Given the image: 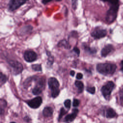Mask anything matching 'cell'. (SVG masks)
Wrapping results in <instances>:
<instances>
[{"instance_id": "603a6c76", "label": "cell", "mask_w": 123, "mask_h": 123, "mask_svg": "<svg viewBox=\"0 0 123 123\" xmlns=\"http://www.w3.org/2000/svg\"><path fill=\"white\" fill-rule=\"evenodd\" d=\"M60 93V90L57 89V90H55L54 91H51V96L52 98H56L59 94Z\"/></svg>"}, {"instance_id": "7a4b0ae2", "label": "cell", "mask_w": 123, "mask_h": 123, "mask_svg": "<svg viewBox=\"0 0 123 123\" xmlns=\"http://www.w3.org/2000/svg\"><path fill=\"white\" fill-rule=\"evenodd\" d=\"M8 63L12 69V73L14 75H17L23 70V66L22 63L16 60H10L8 61Z\"/></svg>"}, {"instance_id": "5bb4252c", "label": "cell", "mask_w": 123, "mask_h": 123, "mask_svg": "<svg viewBox=\"0 0 123 123\" xmlns=\"http://www.w3.org/2000/svg\"><path fill=\"white\" fill-rule=\"evenodd\" d=\"M53 114V109L50 107H45L43 111V114L45 117L51 116Z\"/></svg>"}, {"instance_id": "4316f807", "label": "cell", "mask_w": 123, "mask_h": 123, "mask_svg": "<svg viewBox=\"0 0 123 123\" xmlns=\"http://www.w3.org/2000/svg\"><path fill=\"white\" fill-rule=\"evenodd\" d=\"M73 51H74L75 53L78 56L80 54V49H79V48L77 47H74L73 49Z\"/></svg>"}, {"instance_id": "83f0119b", "label": "cell", "mask_w": 123, "mask_h": 123, "mask_svg": "<svg viewBox=\"0 0 123 123\" xmlns=\"http://www.w3.org/2000/svg\"><path fill=\"white\" fill-rule=\"evenodd\" d=\"M83 77V74L82 73H78L77 74H76V78L78 80H80Z\"/></svg>"}, {"instance_id": "7402d4cb", "label": "cell", "mask_w": 123, "mask_h": 123, "mask_svg": "<svg viewBox=\"0 0 123 123\" xmlns=\"http://www.w3.org/2000/svg\"><path fill=\"white\" fill-rule=\"evenodd\" d=\"M86 91L87 92H88L89 93L93 94L95 93V91H96V89L95 87L94 86L93 87H86Z\"/></svg>"}, {"instance_id": "6da1fadb", "label": "cell", "mask_w": 123, "mask_h": 123, "mask_svg": "<svg viewBox=\"0 0 123 123\" xmlns=\"http://www.w3.org/2000/svg\"><path fill=\"white\" fill-rule=\"evenodd\" d=\"M117 68L116 64L112 63H99L96 66L97 71L104 75H112Z\"/></svg>"}, {"instance_id": "5b68a950", "label": "cell", "mask_w": 123, "mask_h": 123, "mask_svg": "<svg viewBox=\"0 0 123 123\" xmlns=\"http://www.w3.org/2000/svg\"><path fill=\"white\" fill-rule=\"evenodd\" d=\"M28 0H10L8 4V10L10 11H14Z\"/></svg>"}, {"instance_id": "30bf717a", "label": "cell", "mask_w": 123, "mask_h": 123, "mask_svg": "<svg viewBox=\"0 0 123 123\" xmlns=\"http://www.w3.org/2000/svg\"><path fill=\"white\" fill-rule=\"evenodd\" d=\"M103 2H107L110 4V8H119L120 0H100Z\"/></svg>"}, {"instance_id": "e0dca14e", "label": "cell", "mask_w": 123, "mask_h": 123, "mask_svg": "<svg viewBox=\"0 0 123 123\" xmlns=\"http://www.w3.org/2000/svg\"><path fill=\"white\" fill-rule=\"evenodd\" d=\"M75 85L78 88L79 93H81L84 89V84L82 82L80 81H75Z\"/></svg>"}, {"instance_id": "44dd1931", "label": "cell", "mask_w": 123, "mask_h": 123, "mask_svg": "<svg viewBox=\"0 0 123 123\" xmlns=\"http://www.w3.org/2000/svg\"><path fill=\"white\" fill-rule=\"evenodd\" d=\"M66 112H67V111L64 110V109L63 108H62L61 109L60 112L59 114V118H58L59 120H60L62 118L63 115H64L65 113H66Z\"/></svg>"}, {"instance_id": "8fae6325", "label": "cell", "mask_w": 123, "mask_h": 123, "mask_svg": "<svg viewBox=\"0 0 123 123\" xmlns=\"http://www.w3.org/2000/svg\"><path fill=\"white\" fill-rule=\"evenodd\" d=\"M78 111V109H74L73 110V112L72 113L67 115L65 117V121L66 122H71L74 121L77 116Z\"/></svg>"}, {"instance_id": "484cf974", "label": "cell", "mask_w": 123, "mask_h": 123, "mask_svg": "<svg viewBox=\"0 0 123 123\" xmlns=\"http://www.w3.org/2000/svg\"><path fill=\"white\" fill-rule=\"evenodd\" d=\"M79 103H80V101L78 99H74L73 100V106L74 107H76L79 105Z\"/></svg>"}, {"instance_id": "d4e9b609", "label": "cell", "mask_w": 123, "mask_h": 123, "mask_svg": "<svg viewBox=\"0 0 123 123\" xmlns=\"http://www.w3.org/2000/svg\"><path fill=\"white\" fill-rule=\"evenodd\" d=\"M71 1H72V7L74 10H75L77 6L78 0H71Z\"/></svg>"}, {"instance_id": "9a60e30c", "label": "cell", "mask_w": 123, "mask_h": 123, "mask_svg": "<svg viewBox=\"0 0 123 123\" xmlns=\"http://www.w3.org/2000/svg\"><path fill=\"white\" fill-rule=\"evenodd\" d=\"M83 48L86 52L90 54H96L97 52V50L95 48H91L85 44L83 45Z\"/></svg>"}, {"instance_id": "4dcf8cb0", "label": "cell", "mask_w": 123, "mask_h": 123, "mask_svg": "<svg viewBox=\"0 0 123 123\" xmlns=\"http://www.w3.org/2000/svg\"><path fill=\"white\" fill-rule=\"evenodd\" d=\"M70 74L72 76H74L75 74V72L74 70H71L70 72Z\"/></svg>"}, {"instance_id": "8992f818", "label": "cell", "mask_w": 123, "mask_h": 123, "mask_svg": "<svg viewBox=\"0 0 123 123\" xmlns=\"http://www.w3.org/2000/svg\"><path fill=\"white\" fill-rule=\"evenodd\" d=\"M24 60L28 62H32L37 60V54L33 50H27L24 53Z\"/></svg>"}, {"instance_id": "52a82bcc", "label": "cell", "mask_w": 123, "mask_h": 123, "mask_svg": "<svg viewBox=\"0 0 123 123\" xmlns=\"http://www.w3.org/2000/svg\"><path fill=\"white\" fill-rule=\"evenodd\" d=\"M42 102V98L40 97H37L31 100L26 101V103L27 105L31 108L37 109L40 106Z\"/></svg>"}, {"instance_id": "9c48e42d", "label": "cell", "mask_w": 123, "mask_h": 123, "mask_svg": "<svg viewBox=\"0 0 123 123\" xmlns=\"http://www.w3.org/2000/svg\"><path fill=\"white\" fill-rule=\"evenodd\" d=\"M48 85L51 91L59 89L60 84L58 80L55 77H50L48 81Z\"/></svg>"}, {"instance_id": "3957f363", "label": "cell", "mask_w": 123, "mask_h": 123, "mask_svg": "<svg viewBox=\"0 0 123 123\" xmlns=\"http://www.w3.org/2000/svg\"><path fill=\"white\" fill-rule=\"evenodd\" d=\"M115 85L112 81H108L107 84L102 86L101 92L102 95L106 99H108L111 94V93L114 89Z\"/></svg>"}, {"instance_id": "7c38bea8", "label": "cell", "mask_w": 123, "mask_h": 123, "mask_svg": "<svg viewBox=\"0 0 123 123\" xmlns=\"http://www.w3.org/2000/svg\"><path fill=\"white\" fill-rule=\"evenodd\" d=\"M57 46L58 47H64L65 49H70L71 47L68 41L64 39L60 40L58 43Z\"/></svg>"}, {"instance_id": "4fadbf2b", "label": "cell", "mask_w": 123, "mask_h": 123, "mask_svg": "<svg viewBox=\"0 0 123 123\" xmlns=\"http://www.w3.org/2000/svg\"><path fill=\"white\" fill-rule=\"evenodd\" d=\"M46 54L47 55V56L48 57L47 62V65L49 67H50L52 65V64L54 62V56L51 54L50 51H49L48 50H46Z\"/></svg>"}, {"instance_id": "cb8c5ba5", "label": "cell", "mask_w": 123, "mask_h": 123, "mask_svg": "<svg viewBox=\"0 0 123 123\" xmlns=\"http://www.w3.org/2000/svg\"><path fill=\"white\" fill-rule=\"evenodd\" d=\"M71 100L69 99H67L65 100L64 102V105L66 108L67 109H70L71 107Z\"/></svg>"}, {"instance_id": "f1b7e54d", "label": "cell", "mask_w": 123, "mask_h": 123, "mask_svg": "<svg viewBox=\"0 0 123 123\" xmlns=\"http://www.w3.org/2000/svg\"><path fill=\"white\" fill-rule=\"evenodd\" d=\"M54 0H42V3L43 4H46Z\"/></svg>"}, {"instance_id": "d6a6232c", "label": "cell", "mask_w": 123, "mask_h": 123, "mask_svg": "<svg viewBox=\"0 0 123 123\" xmlns=\"http://www.w3.org/2000/svg\"><path fill=\"white\" fill-rule=\"evenodd\" d=\"M54 1H61V0H54Z\"/></svg>"}, {"instance_id": "ac0fdd59", "label": "cell", "mask_w": 123, "mask_h": 123, "mask_svg": "<svg viewBox=\"0 0 123 123\" xmlns=\"http://www.w3.org/2000/svg\"><path fill=\"white\" fill-rule=\"evenodd\" d=\"M31 68L33 70L35 71H41L42 67L41 65L39 64H35L31 65Z\"/></svg>"}, {"instance_id": "277c9868", "label": "cell", "mask_w": 123, "mask_h": 123, "mask_svg": "<svg viewBox=\"0 0 123 123\" xmlns=\"http://www.w3.org/2000/svg\"><path fill=\"white\" fill-rule=\"evenodd\" d=\"M107 35V31L105 29L101 28L99 27H96L91 33V36L95 39H99L103 38Z\"/></svg>"}, {"instance_id": "f546056e", "label": "cell", "mask_w": 123, "mask_h": 123, "mask_svg": "<svg viewBox=\"0 0 123 123\" xmlns=\"http://www.w3.org/2000/svg\"><path fill=\"white\" fill-rule=\"evenodd\" d=\"M121 71L123 73V60L121 61Z\"/></svg>"}, {"instance_id": "d6986e66", "label": "cell", "mask_w": 123, "mask_h": 123, "mask_svg": "<svg viewBox=\"0 0 123 123\" xmlns=\"http://www.w3.org/2000/svg\"><path fill=\"white\" fill-rule=\"evenodd\" d=\"M7 78L6 76L1 72L0 75V83L1 86H2L4 83H5L7 81Z\"/></svg>"}, {"instance_id": "836d02e7", "label": "cell", "mask_w": 123, "mask_h": 123, "mask_svg": "<svg viewBox=\"0 0 123 123\" xmlns=\"http://www.w3.org/2000/svg\"><path fill=\"white\" fill-rule=\"evenodd\" d=\"M11 123H15V122H11Z\"/></svg>"}, {"instance_id": "1f68e13d", "label": "cell", "mask_w": 123, "mask_h": 123, "mask_svg": "<svg viewBox=\"0 0 123 123\" xmlns=\"http://www.w3.org/2000/svg\"><path fill=\"white\" fill-rule=\"evenodd\" d=\"M24 119L25 121L27 122H29V120H30V119L29 118H28V117H27V116L25 117L24 118Z\"/></svg>"}, {"instance_id": "2e32d148", "label": "cell", "mask_w": 123, "mask_h": 123, "mask_svg": "<svg viewBox=\"0 0 123 123\" xmlns=\"http://www.w3.org/2000/svg\"><path fill=\"white\" fill-rule=\"evenodd\" d=\"M106 116L108 118H112L116 116V113L112 108H109L106 111Z\"/></svg>"}, {"instance_id": "ffe728a7", "label": "cell", "mask_w": 123, "mask_h": 123, "mask_svg": "<svg viewBox=\"0 0 123 123\" xmlns=\"http://www.w3.org/2000/svg\"><path fill=\"white\" fill-rule=\"evenodd\" d=\"M42 92V90L40 87L36 86L32 90V93L35 95H38Z\"/></svg>"}, {"instance_id": "ba28073f", "label": "cell", "mask_w": 123, "mask_h": 123, "mask_svg": "<svg viewBox=\"0 0 123 123\" xmlns=\"http://www.w3.org/2000/svg\"><path fill=\"white\" fill-rule=\"evenodd\" d=\"M115 50L114 46L111 44L105 45L101 50V56L102 57H106L108 55L113 52Z\"/></svg>"}]
</instances>
